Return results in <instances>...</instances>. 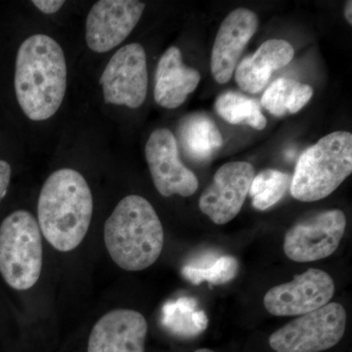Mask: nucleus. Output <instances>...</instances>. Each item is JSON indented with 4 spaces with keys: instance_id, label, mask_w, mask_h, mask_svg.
Segmentation results:
<instances>
[{
    "instance_id": "nucleus-1",
    "label": "nucleus",
    "mask_w": 352,
    "mask_h": 352,
    "mask_svg": "<svg viewBox=\"0 0 352 352\" xmlns=\"http://www.w3.org/2000/svg\"><path fill=\"white\" fill-rule=\"evenodd\" d=\"M15 92L25 115L34 122L50 119L63 103L67 63L61 45L46 34L21 44L16 57Z\"/></svg>"
},
{
    "instance_id": "nucleus-2",
    "label": "nucleus",
    "mask_w": 352,
    "mask_h": 352,
    "mask_svg": "<svg viewBox=\"0 0 352 352\" xmlns=\"http://www.w3.org/2000/svg\"><path fill=\"white\" fill-rule=\"evenodd\" d=\"M94 214V197L82 175L73 168L54 171L44 182L38 204V226L55 250L69 252L80 245Z\"/></svg>"
},
{
    "instance_id": "nucleus-3",
    "label": "nucleus",
    "mask_w": 352,
    "mask_h": 352,
    "mask_svg": "<svg viewBox=\"0 0 352 352\" xmlns=\"http://www.w3.org/2000/svg\"><path fill=\"white\" fill-rule=\"evenodd\" d=\"M104 242L120 268L144 270L156 263L163 252V226L149 201L129 195L120 201L106 220Z\"/></svg>"
},
{
    "instance_id": "nucleus-4",
    "label": "nucleus",
    "mask_w": 352,
    "mask_h": 352,
    "mask_svg": "<svg viewBox=\"0 0 352 352\" xmlns=\"http://www.w3.org/2000/svg\"><path fill=\"white\" fill-rule=\"evenodd\" d=\"M352 173V134L335 131L302 153L292 177V196L300 201L331 195Z\"/></svg>"
},
{
    "instance_id": "nucleus-5",
    "label": "nucleus",
    "mask_w": 352,
    "mask_h": 352,
    "mask_svg": "<svg viewBox=\"0 0 352 352\" xmlns=\"http://www.w3.org/2000/svg\"><path fill=\"white\" fill-rule=\"evenodd\" d=\"M43 239L38 220L18 210L0 224V274L12 289L25 291L38 281L43 268Z\"/></svg>"
},
{
    "instance_id": "nucleus-6",
    "label": "nucleus",
    "mask_w": 352,
    "mask_h": 352,
    "mask_svg": "<svg viewBox=\"0 0 352 352\" xmlns=\"http://www.w3.org/2000/svg\"><path fill=\"white\" fill-rule=\"evenodd\" d=\"M346 320L344 307L329 302L278 329L270 336V346L275 352L325 351L342 339Z\"/></svg>"
},
{
    "instance_id": "nucleus-7",
    "label": "nucleus",
    "mask_w": 352,
    "mask_h": 352,
    "mask_svg": "<svg viewBox=\"0 0 352 352\" xmlns=\"http://www.w3.org/2000/svg\"><path fill=\"white\" fill-rule=\"evenodd\" d=\"M99 83L106 104L138 109L148 91L147 57L140 43L122 46L108 62Z\"/></svg>"
},
{
    "instance_id": "nucleus-8",
    "label": "nucleus",
    "mask_w": 352,
    "mask_h": 352,
    "mask_svg": "<svg viewBox=\"0 0 352 352\" xmlns=\"http://www.w3.org/2000/svg\"><path fill=\"white\" fill-rule=\"evenodd\" d=\"M346 228L340 210L319 212L296 222L285 234L284 252L296 263H311L337 251Z\"/></svg>"
},
{
    "instance_id": "nucleus-9",
    "label": "nucleus",
    "mask_w": 352,
    "mask_h": 352,
    "mask_svg": "<svg viewBox=\"0 0 352 352\" xmlns=\"http://www.w3.org/2000/svg\"><path fill=\"white\" fill-rule=\"evenodd\" d=\"M333 294V278L326 271L309 268L289 283L271 288L263 305L275 316H300L328 305Z\"/></svg>"
},
{
    "instance_id": "nucleus-10",
    "label": "nucleus",
    "mask_w": 352,
    "mask_h": 352,
    "mask_svg": "<svg viewBox=\"0 0 352 352\" xmlns=\"http://www.w3.org/2000/svg\"><path fill=\"white\" fill-rule=\"evenodd\" d=\"M254 178V166L247 162L220 166L199 199L201 212L217 226L228 223L242 210Z\"/></svg>"
},
{
    "instance_id": "nucleus-11",
    "label": "nucleus",
    "mask_w": 352,
    "mask_h": 352,
    "mask_svg": "<svg viewBox=\"0 0 352 352\" xmlns=\"http://www.w3.org/2000/svg\"><path fill=\"white\" fill-rule=\"evenodd\" d=\"M145 157L153 182L162 196L168 198L195 194L198 179L180 161L177 142L170 129H159L152 132L146 143Z\"/></svg>"
},
{
    "instance_id": "nucleus-12",
    "label": "nucleus",
    "mask_w": 352,
    "mask_h": 352,
    "mask_svg": "<svg viewBox=\"0 0 352 352\" xmlns=\"http://www.w3.org/2000/svg\"><path fill=\"white\" fill-rule=\"evenodd\" d=\"M138 0H100L90 9L85 25L88 47L105 53L120 45L133 31L144 12Z\"/></svg>"
},
{
    "instance_id": "nucleus-13",
    "label": "nucleus",
    "mask_w": 352,
    "mask_h": 352,
    "mask_svg": "<svg viewBox=\"0 0 352 352\" xmlns=\"http://www.w3.org/2000/svg\"><path fill=\"white\" fill-rule=\"evenodd\" d=\"M258 28V18L254 11L238 8L228 14L212 47L210 69L215 82L223 85L231 80L241 54Z\"/></svg>"
},
{
    "instance_id": "nucleus-14",
    "label": "nucleus",
    "mask_w": 352,
    "mask_h": 352,
    "mask_svg": "<svg viewBox=\"0 0 352 352\" xmlns=\"http://www.w3.org/2000/svg\"><path fill=\"white\" fill-rule=\"evenodd\" d=\"M148 324L140 312L115 309L95 324L87 352H145Z\"/></svg>"
},
{
    "instance_id": "nucleus-15",
    "label": "nucleus",
    "mask_w": 352,
    "mask_h": 352,
    "mask_svg": "<svg viewBox=\"0 0 352 352\" xmlns=\"http://www.w3.org/2000/svg\"><path fill=\"white\" fill-rule=\"evenodd\" d=\"M200 80V73L183 63L179 48L170 46L157 63L155 100L163 108H178L195 91Z\"/></svg>"
},
{
    "instance_id": "nucleus-16",
    "label": "nucleus",
    "mask_w": 352,
    "mask_h": 352,
    "mask_svg": "<svg viewBox=\"0 0 352 352\" xmlns=\"http://www.w3.org/2000/svg\"><path fill=\"white\" fill-rule=\"evenodd\" d=\"M295 55L293 46L283 39H270L235 69V80L241 89L258 94L270 82L273 72L288 65Z\"/></svg>"
},
{
    "instance_id": "nucleus-17",
    "label": "nucleus",
    "mask_w": 352,
    "mask_h": 352,
    "mask_svg": "<svg viewBox=\"0 0 352 352\" xmlns=\"http://www.w3.org/2000/svg\"><path fill=\"white\" fill-rule=\"evenodd\" d=\"M180 138L187 155L198 162L208 161L223 145V138L214 120L201 113L183 120Z\"/></svg>"
},
{
    "instance_id": "nucleus-18",
    "label": "nucleus",
    "mask_w": 352,
    "mask_h": 352,
    "mask_svg": "<svg viewBox=\"0 0 352 352\" xmlns=\"http://www.w3.org/2000/svg\"><path fill=\"white\" fill-rule=\"evenodd\" d=\"M314 95L310 85L296 82L292 78H278L265 90L261 105L275 117H284L287 113H296L302 110Z\"/></svg>"
},
{
    "instance_id": "nucleus-19",
    "label": "nucleus",
    "mask_w": 352,
    "mask_h": 352,
    "mask_svg": "<svg viewBox=\"0 0 352 352\" xmlns=\"http://www.w3.org/2000/svg\"><path fill=\"white\" fill-rule=\"evenodd\" d=\"M214 108L220 117L231 124H248L256 131H263L267 124L258 102L237 92L219 95Z\"/></svg>"
},
{
    "instance_id": "nucleus-20",
    "label": "nucleus",
    "mask_w": 352,
    "mask_h": 352,
    "mask_svg": "<svg viewBox=\"0 0 352 352\" xmlns=\"http://www.w3.org/2000/svg\"><path fill=\"white\" fill-rule=\"evenodd\" d=\"M292 177L288 173L276 170H265L254 176L249 194L252 206L256 210H267L283 198L291 185Z\"/></svg>"
},
{
    "instance_id": "nucleus-21",
    "label": "nucleus",
    "mask_w": 352,
    "mask_h": 352,
    "mask_svg": "<svg viewBox=\"0 0 352 352\" xmlns=\"http://www.w3.org/2000/svg\"><path fill=\"white\" fill-rule=\"evenodd\" d=\"M193 298H182L175 305L166 307V323L171 330L183 337L192 338L200 335L208 327V318L203 310L197 309Z\"/></svg>"
},
{
    "instance_id": "nucleus-22",
    "label": "nucleus",
    "mask_w": 352,
    "mask_h": 352,
    "mask_svg": "<svg viewBox=\"0 0 352 352\" xmlns=\"http://www.w3.org/2000/svg\"><path fill=\"white\" fill-rule=\"evenodd\" d=\"M239 263L233 256L214 258L208 256L207 261H203L200 265H187L183 268V274L192 283L199 285L201 282H210L214 285L228 283L237 276Z\"/></svg>"
},
{
    "instance_id": "nucleus-23",
    "label": "nucleus",
    "mask_w": 352,
    "mask_h": 352,
    "mask_svg": "<svg viewBox=\"0 0 352 352\" xmlns=\"http://www.w3.org/2000/svg\"><path fill=\"white\" fill-rule=\"evenodd\" d=\"M11 166L3 160H0V201L6 197L11 180Z\"/></svg>"
},
{
    "instance_id": "nucleus-24",
    "label": "nucleus",
    "mask_w": 352,
    "mask_h": 352,
    "mask_svg": "<svg viewBox=\"0 0 352 352\" xmlns=\"http://www.w3.org/2000/svg\"><path fill=\"white\" fill-rule=\"evenodd\" d=\"M38 10L44 14H54L63 7V0H34L32 1Z\"/></svg>"
},
{
    "instance_id": "nucleus-25",
    "label": "nucleus",
    "mask_w": 352,
    "mask_h": 352,
    "mask_svg": "<svg viewBox=\"0 0 352 352\" xmlns=\"http://www.w3.org/2000/svg\"><path fill=\"white\" fill-rule=\"evenodd\" d=\"M344 17L349 25H352V2L347 1L344 8Z\"/></svg>"
},
{
    "instance_id": "nucleus-26",
    "label": "nucleus",
    "mask_w": 352,
    "mask_h": 352,
    "mask_svg": "<svg viewBox=\"0 0 352 352\" xmlns=\"http://www.w3.org/2000/svg\"><path fill=\"white\" fill-rule=\"evenodd\" d=\"M195 352H214V351H212V349H197V351Z\"/></svg>"
}]
</instances>
